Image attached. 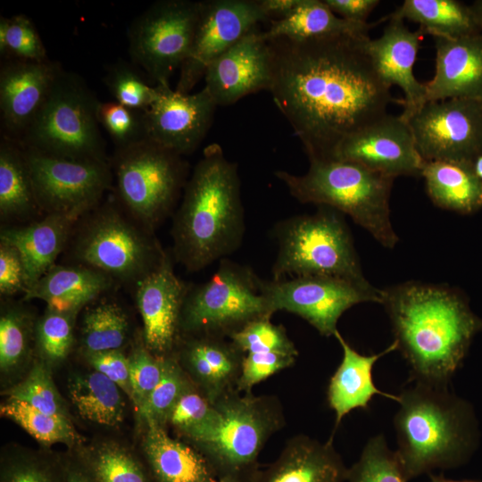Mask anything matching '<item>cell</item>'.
I'll use <instances>...</instances> for the list:
<instances>
[{"label": "cell", "mask_w": 482, "mask_h": 482, "mask_svg": "<svg viewBox=\"0 0 482 482\" xmlns=\"http://www.w3.org/2000/svg\"><path fill=\"white\" fill-rule=\"evenodd\" d=\"M368 37L267 40L273 55L269 91L309 161L330 159L345 138L386 115L395 101L366 50Z\"/></svg>", "instance_id": "6da1fadb"}, {"label": "cell", "mask_w": 482, "mask_h": 482, "mask_svg": "<svg viewBox=\"0 0 482 482\" xmlns=\"http://www.w3.org/2000/svg\"><path fill=\"white\" fill-rule=\"evenodd\" d=\"M395 341L411 382L448 386L461 366L482 318L464 294L447 286L405 282L382 290Z\"/></svg>", "instance_id": "7a4b0ae2"}, {"label": "cell", "mask_w": 482, "mask_h": 482, "mask_svg": "<svg viewBox=\"0 0 482 482\" xmlns=\"http://www.w3.org/2000/svg\"><path fill=\"white\" fill-rule=\"evenodd\" d=\"M245 229L237 164L219 144H211L193 169L174 215L173 257L187 271H199L237 251Z\"/></svg>", "instance_id": "3957f363"}, {"label": "cell", "mask_w": 482, "mask_h": 482, "mask_svg": "<svg viewBox=\"0 0 482 482\" xmlns=\"http://www.w3.org/2000/svg\"><path fill=\"white\" fill-rule=\"evenodd\" d=\"M398 395L397 457L407 480L465 464L480 438L473 406L448 386L412 382Z\"/></svg>", "instance_id": "277c9868"}, {"label": "cell", "mask_w": 482, "mask_h": 482, "mask_svg": "<svg viewBox=\"0 0 482 482\" xmlns=\"http://www.w3.org/2000/svg\"><path fill=\"white\" fill-rule=\"evenodd\" d=\"M309 162V169L303 175L277 170L275 176L299 202L345 213L383 246L394 248L399 241L389 208L395 179L350 161Z\"/></svg>", "instance_id": "5b68a950"}, {"label": "cell", "mask_w": 482, "mask_h": 482, "mask_svg": "<svg viewBox=\"0 0 482 482\" xmlns=\"http://www.w3.org/2000/svg\"><path fill=\"white\" fill-rule=\"evenodd\" d=\"M70 254L76 264L133 287L153 271L165 252L154 231L130 216L117 202H101L75 224Z\"/></svg>", "instance_id": "8992f818"}, {"label": "cell", "mask_w": 482, "mask_h": 482, "mask_svg": "<svg viewBox=\"0 0 482 482\" xmlns=\"http://www.w3.org/2000/svg\"><path fill=\"white\" fill-rule=\"evenodd\" d=\"M212 421L188 440L211 464L219 478L249 482L269 438L282 428L284 417L276 398L241 395L234 389L214 403Z\"/></svg>", "instance_id": "52a82bcc"}, {"label": "cell", "mask_w": 482, "mask_h": 482, "mask_svg": "<svg viewBox=\"0 0 482 482\" xmlns=\"http://www.w3.org/2000/svg\"><path fill=\"white\" fill-rule=\"evenodd\" d=\"M272 235L278 244L271 268L273 280L319 276L371 285L363 276L350 230L340 212L319 206L314 214L278 221Z\"/></svg>", "instance_id": "ba28073f"}, {"label": "cell", "mask_w": 482, "mask_h": 482, "mask_svg": "<svg viewBox=\"0 0 482 482\" xmlns=\"http://www.w3.org/2000/svg\"><path fill=\"white\" fill-rule=\"evenodd\" d=\"M99 102L80 77L62 71L19 143L50 155L107 160Z\"/></svg>", "instance_id": "9c48e42d"}, {"label": "cell", "mask_w": 482, "mask_h": 482, "mask_svg": "<svg viewBox=\"0 0 482 482\" xmlns=\"http://www.w3.org/2000/svg\"><path fill=\"white\" fill-rule=\"evenodd\" d=\"M260 278L248 266L227 258L207 281L189 285L182 308L180 333L229 337L248 323L271 318Z\"/></svg>", "instance_id": "30bf717a"}, {"label": "cell", "mask_w": 482, "mask_h": 482, "mask_svg": "<svg viewBox=\"0 0 482 482\" xmlns=\"http://www.w3.org/2000/svg\"><path fill=\"white\" fill-rule=\"evenodd\" d=\"M111 166L117 202L154 232L173 211L185 188L187 163L182 156L145 140L116 149Z\"/></svg>", "instance_id": "8fae6325"}, {"label": "cell", "mask_w": 482, "mask_h": 482, "mask_svg": "<svg viewBox=\"0 0 482 482\" xmlns=\"http://www.w3.org/2000/svg\"><path fill=\"white\" fill-rule=\"evenodd\" d=\"M23 148L43 214H62L78 221L102 202L112 186L108 160L71 159Z\"/></svg>", "instance_id": "7c38bea8"}, {"label": "cell", "mask_w": 482, "mask_h": 482, "mask_svg": "<svg viewBox=\"0 0 482 482\" xmlns=\"http://www.w3.org/2000/svg\"><path fill=\"white\" fill-rule=\"evenodd\" d=\"M198 12L199 1L160 0L131 22L129 54L155 85H170V77L186 61Z\"/></svg>", "instance_id": "4fadbf2b"}, {"label": "cell", "mask_w": 482, "mask_h": 482, "mask_svg": "<svg viewBox=\"0 0 482 482\" xmlns=\"http://www.w3.org/2000/svg\"><path fill=\"white\" fill-rule=\"evenodd\" d=\"M273 313L286 311L300 316L324 337L334 336L342 314L353 305L382 302V290L330 277H298L261 281Z\"/></svg>", "instance_id": "5bb4252c"}, {"label": "cell", "mask_w": 482, "mask_h": 482, "mask_svg": "<svg viewBox=\"0 0 482 482\" xmlns=\"http://www.w3.org/2000/svg\"><path fill=\"white\" fill-rule=\"evenodd\" d=\"M405 120L425 162L471 163L482 154V101L452 98L425 103Z\"/></svg>", "instance_id": "9a60e30c"}, {"label": "cell", "mask_w": 482, "mask_h": 482, "mask_svg": "<svg viewBox=\"0 0 482 482\" xmlns=\"http://www.w3.org/2000/svg\"><path fill=\"white\" fill-rule=\"evenodd\" d=\"M267 18L258 0L199 1L193 43L175 90L189 94L217 57Z\"/></svg>", "instance_id": "2e32d148"}, {"label": "cell", "mask_w": 482, "mask_h": 482, "mask_svg": "<svg viewBox=\"0 0 482 482\" xmlns=\"http://www.w3.org/2000/svg\"><path fill=\"white\" fill-rule=\"evenodd\" d=\"M157 96L144 111L147 139L180 156L190 154L212 126L217 104L204 87L182 94L157 84Z\"/></svg>", "instance_id": "e0dca14e"}, {"label": "cell", "mask_w": 482, "mask_h": 482, "mask_svg": "<svg viewBox=\"0 0 482 482\" xmlns=\"http://www.w3.org/2000/svg\"><path fill=\"white\" fill-rule=\"evenodd\" d=\"M330 159L353 162L394 179L421 176L425 163L407 121L388 113L345 138Z\"/></svg>", "instance_id": "ac0fdd59"}, {"label": "cell", "mask_w": 482, "mask_h": 482, "mask_svg": "<svg viewBox=\"0 0 482 482\" xmlns=\"http://www.w3.org/2000/svg\"><path fill=\"white\" fill-rule=\"evenodd\" d=\"M172 262L166 251L160 264L134 287L143 322V344L158 356H169L178 344L189 287L175 274Z\"/></svg>", "instance_id": "d6986e66"}, {"label": "cell", "mask_w": 482, "mask_h": 482, "mask_svg": "<svg viewBox=\"0 0 482 482\" xmlns=\"http://www.w3.org/2000/svg\"><path fill=\"white\" fill-rule=\"evenodd\" d=\"M272 76L271 48L255 29L207 67L204 87L217 106L230 105L250 94L269 91Z\"/></svg>", "instance_id": "ffe728a7"}, {"label": "cell", "mask_w": 482, "mask_h": 482, "mask_svg": "<svg viewBox=\"0 0 482 482\" xmlns=\"http://www.w3.org/2000/svg\"><path fill=\"white\" fill-rule=\"evenodd\" d=\"M62 71L51 62L12 59L0 70V113L3 136L21 141Z\"/></svg>", "instance_id": "44dd1931"}, {"label": "cell", "mask_w": 482, "mask_h": 482, "mask_svg": "<svg viewBox=\"0 0 482 482\" xmlns=\"http://www.w3.org/2000/svg\"><path fill=\"white\" fill-rule=\"evenodd\" d=\"M423 32L411 30L401 19L389 18L380 37L365 41V47L376 71L386 84L398 86L403 92L406 118L426 103L425 83L414 76L413 68Z\"/></svg>", "instance_id": "7402d4cb"}, {"label": "cell", "mask_w": 482, "mask_h": 482, "mask_svg": "<svg viewBox=\"0 0 482 482\" xmlns=\"http://www.w3.org/2000/svg\"><path fill=\"white\" fill-rule=\"evenodd\" d=\"M436 70L425 83L426 103L452 98L482 101V33L435 37Z\"/></svg>", "instance_id": "603a6c76"}, {"label": "cell", "mask_w": 482, "mask_h": 482, "mask_svg": "<svg viewBox=\"0 0 482 482\" xmlns=\"http://www.w3.org/2000/svg\"><path fill=\"white\" fill-rule=\"evenodd\" d=\"M298 435L287 442L278 458L257 470L249 482H345L347 470L333 445Z\"/></svg>", "instance_id": "cb8c5ba5"}, {"label": "cell", "mask_w": 482, "mask_h": 482, "mask_svg": "<svg viewBox=\"0 0 482 482\" xmlns=\"http://www.w3.org/2000/svg\"><path fill=\"white\" fill-rule=\"evenodd\" d=\"M334 337L343 350L340 364L331 376L327 388V401L335 412L337 429L342 420L355 409H367L372 397L380 395L398 401V395L382 392L373 381V366L382 356L397 350L394 341L378 353L365 355L355 351L338 330Z\"/></svg>", "instance_id": "d4e9b609"}, {"label": "cell", "mask_w": 482, "mask_h": 482, "mask_svg": "<svg viewBox=\"0 0 482 482\" xmlns=\"http://www.w3.org/2000/svg\"><path fill=\"white\" fill-rule=\"evenodd\" d=\"M76 223L66 215L50 213L27 225L1 230L0 240L15 246L21 255L26 291L54 265L56 258L67 246Z\"/></svg>", "instance_id": "484cf974"}, {"label": "cell", "mask_w": 482, "mask_h": 482, "mask_svg": "<svg viewBox=\"0 0 482 482\" xmlns=\"http://www.w3.org/2000/svg\"><path fill=\"white\" fill-rule=\"evenodd\" d=\"M115 284L110 277L84 265L54 264L24 293V298L39 299L49 309L77 314L83 306L112 290Z\"/></svg>", "instance_id": "4316f807"}, {"label": "cell", "mask_w": 482, "mask_h": 482, "mask_svg": "<svg viewBox=\"0 0 482 482\" xmlns=\"http://www.w3.org/2000/svg\"><path fill=\"white\" fill-rule=\"evenodd\" d=\"M145 423L143 449L154 482H218V475L195 447L172 438L162 425Z\"/></svg>", "instance_id": "83f0119b"}, {"label": "cell", "mask_w": 482, "mask_h": 482, "mask_svg": "<svg viewBox=\"0 0 482 482\" xmlns=\"http://www.w3.org/2000/svg\"><path fill=\"white\" fill-rule=\"evenodd\" d=\"M421 176L435 205L461 214H472L482 209V180L471 163L425 162Z\"/></svg>", "instance_id": "f1b7e54d"}, {"label": "cell", "mask_w": 482, "mask_h": 482, "mask_svg": "<svg viewBox=\"0 0 482 482\" xmlns=\"http://www.w3.org/2000/svg\"><path fill=\"white\" fill-rule=\"evenodd\" d=\"M372 24L346 21L335 14L323 0H302L288 15L270 21L263 38L307 40L332 36L367 37Z\"/></svg>", "instance_id": "f546056e"}, {"label": "cell", "mask_w": 482, "mask_h": 482, "mask_svg": "<svg viewBox=\"0 0 482 482\" xmlns=\"http://www.w3.org/2000/svg\"><path fill=\"white\" fill-rule=\"evenodd\" d=\"M42 213L34 192L24 148L5 136L0 142V215L26 220Z\"/></svg>", "instance_id": "4dcf8cb0"}, {"label": "cell", "mask_w": 482, "mask_h": 482, "mask_svg": "<svg viewBox=\"0 0 482 482\" xmlns=\"http://www.w3.org/2000/svg\"><path fill=\"white\" fill-rule=\"evenodd\" d=\"M390 18L416 22L434 37L458 38L480 32L471 6L456 0H405Z\"/></svg>", "instance_id": "1f68e13d"}, {"label": "cell", "mask_w": 482, "mask_h": 482, "mask_svg": "<svg viewBox=\"0 0 482 482\" xmlns=\"http://www.w3.org/2000/svg\"><path fill=\"white\" fill-rule=\"evenodd\" d=\"M68 389L71 402L83 419L108 427L122 422L125 403L121 389L101 372L76 376Z\"/></svg>", "instance_id": "d6a6232c"}, {"label": "cell", "mask_w": 482, "mask_h": 482, "mask_svg": "<svg viewBox=\"0 0 482 482\" xmlns=\"http://www.w3.org/2000/svg\"><path fill=\"white\" fill-rule=\"evenodd\" d=\"M125 311L115 302L103 301L87 309L81 324L85 353L120 350L129 337Z\"/></svg>", "instance_id": "836d02e7"}, {"label": "cell", "mask_w": 482, "mask_h": 482, "mask_svg": "<svg viewBox=\"0 0 482 482\" xmlns=\"http://www.w3.org/2000/svg\"><path fill=\"white\" fill-rule=\"evenodd\" d=\"M81 465L93 482H152L144 465L127 449L104 444L87 453Z\"/></svg>", "instance_id": "e575fe53"}, {"label": "cell", "mask_w": 482, "mask_h": 482, "mask_svg": "<svg viewBox=\"0 0 482 482\" xmlns=\"http://www.w3.org/2000/svg\"><path fill=\"white\" fill-rule=\"evenodd\" d=\"M0 411L42 444L71 445L78 438L69 418L43 412L22 401L8 398Z\"/></svg>", "instance_id": "d590c367"}, {"label": "cell", "mask_w": 482, "mask_h": 482, "mask_svg": "<svg viewBox=\"0 0 482 482\" xmlns=\"http://www.w3.org/2000/svg\"><path fill=\"white\" fill-rule=\"evenodd\" d=\"M395 451L379 434L364 445L358 461L347 470L345 482H407Z\"/></svg>", "instance_id": "8d00e7d4"}, {"label": "cell", "mask_w": 482, "mask_h": 482, "mask_svg": "<svg viewBox=\"0 0 482 482\" xmlns=\"http://www.w3.org/2000/svg\"><path fill=\"white\" fill-rule=\"evenodd\" d=\"M0 54L29 62L49 60L37 30L23 14L0 18Z\"/></svg>", "instance_id": "74e56055"}, {"label": "cell", "mask_w": 482, "mask_h": 482, "mask_svg": "<svg viewBox=\"0 0 482 482\" xmlns=\"http://www.w3.org/2000/svg\"><path fill=\"white\" fill-rule=\"evenodd\" d=\"M6 394L10 399L22 401L43 412L68 418L63 400L43 362H36L27 377Z\"/></svg>", "instance_id": "f35d334b"}, {"label": "cell", "mask_w": 482, "mask_h": 482, "mask_svg": "<svg viewBox=\"0 0 482 482\" xmlns=\"http://www.w3.org/2000/svg\"><path fill=\"white\" fill-rule=\"evenodd\" d=\"M99 124L105 129L116 149H124L147 139L144 111L115 101L99 102Z\"/></svg>", "instance_id": "ab89813d"}, {"label": "cell", "mask_w": 482, "mask_h": 482, "mask_svg": "<svg viewBox=\"0 0 482 482\" xmlns=\"http://www.w3.org/2000/svg\"><path fill=\"white\" fill-rule=\"evenodd\" d=\"M229 340L243 353H278L297 357L298 351L281 325L270 318L253 320L229 336Z\"/></svg>", "instance_id": "60d3db41"}, {"label": "cell", "mask_w": 482, "mask_h": 482, "mask_svg": "<svg viewBox=\"0 0 482 482\" xmlns=\"http://www.w3.org/2000/svg\"><path fill=\"white\" fill-rule=\"evenodd\" d=\"M191 384L179 362L171 356H163L161 380L140 417L145 422L153 421L165 427L171 409Z\"/></svg>", "instance_id": "b9f144b4"}, {"label": "cell", "mask_w": 482, "mask_h": 482, "mask_svg": "<svg viewBox=\"0 0 482 482\" xmlns=\"http://www.w3.org/2000/svg\"><path fill=\"white\" fill-rule=\"evenodd\" d=\"M114 101L127 107L145 111L157 96V87L148 85L139 72L125 62L112 64L104 79Z\"/></svg>", "instance_id": "7bdbcfd3"}, {"label": "cell", "mask_w": 482, "mask_h": 482, "mask_svg": "<svg viewBox=\"0 0 482 482\" xmlns=\"http://www.w3.org/2000/svg\"><path fill=\"white\" fill-rule=\"evenodd\" d=\"M75 313L60 312L46 308L36 328L40 353L50 362H60L70 353L73 344Z\"/></svg>", "instance_id": "ee69618b"}, {"label": "cell", "mask_w": 482, "mask_h": 482, "mask_svg": "<svg viewBox=\"0 0 482 482\" xmlns=\"http://www.w3.org/2000/svg\"><path fill=\"white\" fill-rule=\"evenodd\" d=\"M214 415V404L192 383L176 402L166 424L188 438L207 426Z\"/></svg>", "instance_id": "f6af8a7d"}, {"label": "cell", "mask_w": 482, "mask_h": 482, "mask_svg": "<svg viewBox=\"0 0 482 482\" xmlns=\"http://www.w3.org/2000/svg\"><path fill=\"white\" fill-rule=\"evenodd\" d=\"M129 359L132 399L141 416L151 394L161 380L163 356L151 353L144 344L136 346Z\"/></svg>", "instance_id": "bcb514c9"}, {"label": "cell", "mask_w": 482, "mask_h": 482, "mask_svg": "<svg viewBox=\"0 0 482 482\" xmlns=\"http://www.w3.org/2000/svg\"><path fill=\"white\" fill-rule=\"evenodd\" d=\"M29 337V319L24 311L10 307L0 318V367H15L26 355Z\"/></svg>", "instance_id": "7dc6e473"}, {"label": "cell", "mask_w": 482, "mask_h": 482, "mask_svg": "<svg viewBox=\"0 0 482 482\" xmlns=\"http://www.w3.org/2000/svg\"><path fill=\"white\" fill-rule=\"evenodd\" d=\"M296 357L278 353H253L244 354L236 389L252 393L254 386L270 376L292 366Z\"/></svg>", "instance_id": "c3c4849f"}, {"label": "cell", "mask_w": 482, "mask_h": 482, "mask_svg": "<svg viewBox=\"0 0 482 482\" xmlns=\"http://www.w3.org/2000/svg\"><path fill=\"white\" fill-rule=\"evenodd\" d=\"M1 482H66V469H57L37 458H13L2 467Z\"/></svg>", "instance_id": "681fc988"}, {"label": "cell", "mask_w": 482, "mask_h": 482, "mask_svg": "<svg viewBox=\"0 0 482 482\" xmlns=\"http://www.w3.org/2000/svg\"><path fill=\"white\" fill-rule=\"evenodd\" d=\"M89 364L116 384L131 400L129 359L120 350L86 353Z\"/></svg>", "instance_id": "f907efd6"}, {"label": "cell", "mask_w": 482, "mask_h": 482, "mask_svg": "<svg viewBox=\"0 0 482 482\" xmlns=\"http://www.w3.org/2000/svg\"><path fill=\"white\" fill-rule=\"evenodd\" d=\"M26 291V273L19 250L0 241V293L4 296Z\"/></svg>", "instance_id": "816d5d0a"}, {"label": "cell", "mask_w": 482, "mask_h": 482, "mask_svg": "<svg viewBox=\"0 0 482 482\" xmlns=\"http://www.w3.org/2000/svg\"><path fill=\"white\" fill-rule=\"evenodd\" d=\"M337 16L346 21L365 23L379 4L378 0H323Z\"/></svg>", "instance_id": "f5cc1de1"}, {"label": "cell", "mask_w": 482, "mask_h": 482, "mask_svg": "<svg viewBox=\"0 0 482 482\" xmlns=\"http://www.w3.org/2000/svg\"><path fill=\"white\" fill-rule=\"evenodd\" d=\"M258 3L268 18L278 16L280 19L292 12L302 0H258Z\"/></svg>", "instance_id": "db71d44e"}, {"label": "cell", "mask_w": 482, "mask_h": 482, "mask_svg": "<svg viewBox=\"0 0 482 482\" xmlns=\"http://www.w3.org/2000/svg\"><path fill=\"white\" fill-rule=\"evenodd\" d=\"M65 469L66 482H93L82 465L69 464Z\"/></svg>", "instance_id": "11a10c76"}, {"label": "cell", "mask_w": 482, "mask_h": 482, "mask_svg": "<svg viewBox=\"0 0 482 482\" xmlns=\"http://www.w3.org/2000/svg\"><path fill=\"white\" fill-rule=\"evenodd\" d=\"M470 6L478 27L482 33V0L475 1Z\"/></svg>", "instance_id": "9f6ffc18"}, {"label": "cell", "mask_w": 482, "mask_h": 482, "mask_svg": "<svg viewBox=\"0 0 482 482\" xmlns=\"http://www.w3.org/2000/svg\"><path fill=\"white\" fill-rule=\"evenodd\" d=\"M472 169L477 177L482 180V154L477 156L473 161Z\"/></svg>", "instance_id": "6f0895ef"}, {"label": "cell", "mask_w": 482, "mask_h": 482, "mask_svg": "<svg viewBox=\"0 0 482 482\" xmlns=\"http://www.w3.org/2000/svg\"><path fill=\"white\" fill-rule=\"evenodd\" d=\"M429 482H481L476 480H452L445 478L443 475H430Z\"/></svg>", "instance_id": "680465c9"}, {"label": "cell", "mask_w": 482, "mask_h": 482, "mask_svg": "<svg viewBox=\"0 0 482 482\" xmlns=\"http://www.w3.org/2000/svg\"><path fill=\"white\" fill-rule=\"evenodd\" d=\"M218 482H244V481L234 477L226 476V477L220 478Z\"/></svg>", "instance_id": "91938a15"}]
</instances>
